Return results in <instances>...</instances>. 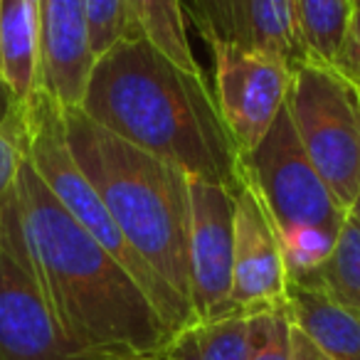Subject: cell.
<instances>
[{
  "instance_id": "cell-28",
  "label": "cell",
  "mask_w": 360,
  "mask_h": 360,
  "mask_svg": "<svg viewBox=\"0 0 360 360\" xmlns=\"http://www.w3.org/2000/svg\"><path fill=\"white\" fill-rule=\"evenodd\" d=\"M30 3H32V6H35V8H37V0H30Z\"/></svg>"
},
{
  "instance_id": "cell-9",
  "label": "cell",
  "mask_w": 360,
  "mask_h": 360,
  "mask_svg": "<svg viewBox=\"0 0 360 360\" xmlns=\"http://www.w3.org/2000/svg\"><path fill=\"white\" fill-rule=\"evenodd\" d=\"M235 191L202 178H188L191 193V304L195 321L232 314Z\"/></svg>"
},
{
  "instance_id": "cell-16",
  "label": "cell",
  "mask_w": 360,
  "mask_h": 360,
  "mask_svg": "<svg viewBox=\"0 0 360 360\" xmlns=\"http://www.w3.org/2000/svg\"><path fill=\"white\" fill-rule=\"evenodd\" d=\"M134 27L148 37L165 57L193 75H202V67L193 57L186 35V13L180 0H124Z\"/></svg>"
},
{
  "instance_id": "cell-30",
  "label": "cell",
  "mask_w": 360,
  "mask_h": 360,
  "mask_svg": "<svg viewBox=\"0 0 360 360\" xmlns=\"http://www.w3.org/2000/svg\"><path fill=\"white\" fill-rule=\"evenodd\" d=\"M358 86H360V84H358Z\"/></svg>"
},
{
  "instance_id": "cell-24",
  "label": "cell",
  "mask_w": 360,
  "mask_h": 360,
  "mask_svg": "<svg viewBox=\"0 0 360 360\" xmlns=\"http://www.w3.org/2000/svg\"><path fill=\"white\" fill-rule=\"evenodd\" d=\"M15 106H18V99L13 96V91L8 89V84L3 82V77H0V124H3V121L15 111Z\"/></svg>"
},
{
  "instance_id": "cell-10",
  "label": "cell",
  "mask_w": 360,
  "mask_h": 360,
  "mask_svg": "<svg viewBox=\"0 0 360 360\" xmlns=\"http://www.w3.org/2000/svg\"><path fill=\"white\" fill-rule=\"evenodd\" d=\"M289 271L284 252L259 198L240 183L235 191L232 314L259 316L286 309Z\"/></svg>"
},
{
  "instance_id": "cell-3",
  "label": "cell",
  "mask_w": 360,
  "mask_h": 360,
  "mask_svg": "<svg viewBox=\"0 0 360 360\" xmlns=\"http://www.w3.org/2000/svg\"><path fill=\"white\" fill-rule=\"evenodd\" d=\"M67 143L109 215L155 276L191 304V193L180 168L126 143L79 106L65 109ZM195 316V314H193Z\"/></svg>"
},
{
  "instance_id": "cell-20",
  "label": "cell",
  "mask_w": 360,
  "mask_h": 360,
  "mask_svg": "<svg viewBox=\"0 0 360 360\" xmlns=\"http://www.w3.org/2000/svg\"><path fill=\"white\" fill-rule=\"evenodd\" d=\"M86 18H89V35L94 60L109 50L114 42L136 30L131 22L129 8L124 0H84Z\"/></svg>"
},
{
  "instance_id": "cell-17",
  "label": "cell",
  "mask_w": 360,
  "mask_h": 360,
  "mask_svg": "<svg viewBox=\"0 0 360 360\" xmlns=\"http://www.w3.org/2000/svg\"><path fill=\"white\" fill-rule=\"evenodd\" d=\"M299 37L309 60L335 65L353 15L350 0H291Z\"/></svg>"
},
{
  "instance_id": "cell-12",
  "label": "cell",
  "mask_w": 360,
  "mask_h": 360,
  "mask_svg": "<svg viewBox=\"0 0 360 360\" xmlns=\"http://www.w3.org/2000/svg\"><path fill=\"white\" fill-rule=\"evenodd\" d=\"M37 32L40 86L65 109L79 106L94 65L84 0H37Z\"/></svg>"
},
{
  "instance_id": "cell-14",
  "label": "cell",
  "mask_w": 360,
  "mask_h": 360,
  "mask_svg": "<svg viewBox=\"0 0 360 360\" xmlns=\"http://www.w3.org/2000/svg\"><path fill=\"white\" fill-rule=\"evenodd\" d=\"M0 77L18 104L40 86V32L37 8L30 0L0 3Z\"/></svg>"
},
{
  "instance_id": "cell-7",
  "label": "cell",
  "mask_w": 360,
  "mask_h": 360,
  "mask_svg": "<svg viewBox=\"0 0 360 360\" xmlns=\"http://www.w3.org/2000/svg\"><path fill=\"white\" fill-rule=\"evenodd\" d=\"M0 360H109L72 345L57 326L27 257L15 193L0 205Z\"/></svg>"
},
{
  "instance_id": "cell-29",
  "label": "cell",
  "mask_w": 360,
  "mask_h": 360,
  "mask_svg": "<svg viewBox=\"0 0 360 360\" xmlns=\"http://www.w3.org/2000/svg\"><path fill=\"white\" fill-rule=\"evenodd\" d=\"M0 3H3V0H0Z\"/></svg>"
},
{
  "instance_id": "cell-27",
  "label": "cell",
  "mask_w": 360,
  "mask_h": 360,
  "mask_svg": "<svg viewBox=\"0 0 360 360\" xmlns=\"http://www.w3.org/2000/svg\"><path fill=\"white\" fill-rule=\"evenodd\" d=\"M350 3H353V8H355V6H360V0H350Z\"/></svg>"
},
{
  "instance_id": "cell-6",
  "label": "cell",
  "mask_w": 360,
  "mask_h": 360,
  "mask_svg": "<svg viewBox=\"0 0 360 360\" xmlns=\"http://www.w3.org/2000/svg\"><path fill=\"white\" fill-rule=\"evenodd\" d=\"M286 111L309 160L348 210L360 193V86L335 65L306 60L291 72Z\"/></svg>"
},
{
  "instance_id": "cell-15",
  "label": "cell",
  "mask_w": 360,
  "mask_h": 360,
  "mask_svg": "<svg viewBox=\"0 0 360 360\" xmlns=\"http://www.w3.org/2000/svg\"><path fill=\"white\" fill-rule=\"evenodd\" d=\"M252 348V316L227 314L195 321L173 335L165 348L168 360H247Z\"/></svg>"
},
{
  "instance_id": "cell-23",
  "label": "cell",
  "mask_w": 360,
  "mask_h": 360,
  "mask_svg": "<svg viewBox=\"0 0 360 360\" xmlns=\"http://www.w3.org/2000/svg\"><path fill=\"white\" fill-rule=\"evenodd\" d=\"M291 360H330L306 333L291 323Z\"/></svg>"
},
{
  "instance_id": "cell-18",
  "label": "cell",
  "mask_w": 360,
  "mask_h": 360,
  "mask_svg": "<svg viewBox=\"0 0 360 360\" xmlns=\"http://www.w3.org/2000/svg\"><path fill=\"white\" fill-rule=\"evenodd\" d=\"M335 301L360 316V225L345 217L328 259L314 271Z\"/></svg>"
},
{
  "instance_id": "cell-11",
  "label": "cell",
  "mask_w": 360,
  "mask_h": 360,
  "mask_svg": "<svg viewBox=\"0 0 360 360\" xmlns=\"http://www.w3.org/2000/svg\"><path fill=\"white\" fill-rule=\"evenodd\" d=\"M180 6L207 45L266 52L291 67L309 60L291 0H180Z\"/></svg>"
},
{
  "instance_id": "cell-5",
  "label": "cell",
  "mask_w": 360,
  "mask_h": 360,
  "mask_svg": "<svg viewBox=\"0 0 360 360\" xmlns=\"http://www.w3.org/2000/svg\"><path fill=\"white\" fill-rule=\"evenodd\" d=\"M22 109H25L27 124V160L42 178L47 191L55 195V200L70 212L77 225L84 227L129 271V276L160 314L170 333L175 335L195 323L193 311L150 271V266L126 242L96 188L75 160L70 143H67L65 106L47 89L37 86L35 94L22 101Z\"/></svg>"
},
{
  "instance_id": "cell-2",
  "label": "cell",
  "mask_w": 360,
  "mask_h": 360,
  "mask_svg": "<svg viewBox=\"0 0 360 360\" xmlns=\"http://www.w3.org/2000/svg\"><path fill=\"white\" fill-rule=\"evenodd\" d=\"M79 109L126 143L191 178L240 186V150L205 75L178 67L139 30L96 57Z\"/></svg>"
},
{
  "instance_id": "cell-8",
  "label": "cell",
  "mask_w": 360,
  "mask_h": 360,
  "mask_svg": "<svg viewBox=\"0 0 360 360\" xmlns=\"http://www.w3.org/2000/svg\"><path fill=\"white\" fill-rule=\"evenodd\" d=\"M215 57V101L237 150H252L279 116L294 67L266 52L210 45Z\"/></svg>"
},
{
  "instance_id": "cell-21",
  "label": "cell",
  "mask_w": 360,
  "mask_h": 360,
  "mask_svg": "<svg viewBox=\"0 0 360 360\" xmlns=\"http://www.w3.org/2000/svg\"><path fill=\"white\" fill-rule=\"evenodd\" d=\"M247 360H291V321L286 309L252 316V348Z\"/></svg>"
},
{
  "instance_id": "cell-13",
  "label": "cell",
  "mask_w": 360,
  "mask_h": 360,
  "mask_svg": "<svg viewBox=\"0 0 360 360\" xmlns=\"http://www.w3.org/2000/svg\"><path fill=\"white\" fill-rule=\"evenodd\" d=\"M286 314L330 360H360V316L335 301L314 274L289 279Z\"/></svg>"
},
{
  "instance_id": "cell-25",
  "label": "cell",
  "mask_w": 360,
  "mask_h": 360,
  "mask_svg": "<svg viewBox=\"0 0 360 360\" xmlns=\"http://www.w3.org/2000/svg\"><path fill=\"white\" fill-rule=\"evenodd\" d=\"M109 360H168L165 353H158V355H124V358H109Z\"/></svg>"
},
{
  "instance_id": "cell-19",
  "label": "cell",
  "mask_w": 360,
  "mask_h": 360,
  "mask_svg": "<svg viewBox=\"0 0 360 360\" xmlns=\"http://www.w3.org/2000/svg\"><path fill=\"white\" fill-rule=\"evenodd\" d=\"M27 160V124L22 104L0 124V205L15 193L18 175Z\"/></svg>"
},
{
  "instance_id": "cell-1",
  "label": "cell",
  "mask_w": 360,
  "mask_h": 360,
  "mask_svg": "<svg viewBox=\"0 0 360 360\" xmlns=\"http://www.w3.org/2000/svg\"><path fill=\"white\" fill-rule=\"evenodd\" d=\"M27 257L72 345L104 358L165 353L173 333L129 271L55 200L25 160L15 186Z\"/></svg>"
},
{
  "instance_id": "cell-4",
  "label": "cell",
  "mask_w": 360,
  "mask_h": 360,
  "mask_svg": "<svg viewBox=\"0 0 360 360\" xmlns=\"http://www.w3.org/2000/svg\"><path fill=\"white\" fill-rule=\"evenodd\" d=\"M237 178L252 188L269 215L289 279L314 274L328 259L348 210L309 160L286 104L264 139L240 153Z\"/></svg>"
},
{
  "instance_id": "cell-26",
  "label": "cell",
  "mask_w": 360,
  "mask_h": 360,
  "mask_svg": "<svg viewBox=\"0 0 360 360\" xmlns=\"http://www.w3.org/2000/svg\"><path fill=\"white\" fill-rule=\"evenodd\" d=\"M348 217L350 220H355L360 225V193L355 195V200L350 202V207H348Z\"/></svg>"
},
{
  "instance_id": "cell-22",
  "label": "cell",
  "mask_w": 360,
  "mask_h": 360,
  "mask_svg": "<svg viewBox=\"0 0 360 360\" xmlns=\"http://www.w3.org/2000/svg\"><path fill=\"white\" fill-rule=\"evenodd\" d=\"M335 67H338L345 77H350L355 84H360V6L353 8L348 32H345V40L338 52Z\"/></svg>"
}]
</instances>
